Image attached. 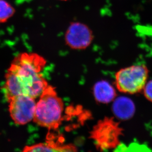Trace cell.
I'll use <instances>...</instances> for the list:
<instances>
[{
    "instance_id": "9c48e42d",
    "label": "cell",
    "mask_w": 152,
    "mask_h": 152,
    "mask_svg": "<svg viewBox=\"0 0 152 152\" xmlns=\"http://www.w3.org/2000/svg\"><path fill=\"white\" fill-rule=\"evenodd\" d=\"M95 100L100 103H108L115 99L116 92L113 87L105 81L97 82L93 87Z\"/></svg>"
},
{
    "instance_id": "5b68a950",
    "label": "cell",
    "mask_w": 152,
    "mask_h": 152,
    "mask_svg": "<svg viewBox=\"0 0 152 152\" xmlns=\"http://www.w3.org/2000/svg\"><path fill=\"white\" fill-rule=\"evenodd\" d=\"M8 102L10 117L16 124L25 125L33 120L36 105L35 99L21 95L14 96Z\"/></svg>"
},
{
    "instance_id": "8992f818",
    "label": "cell",
    "mask_w": 152,
    "mask_h": 152,
    "mask_svg": "<svg viewBox=\"0 0 152 152\" xmlns=\"http://www.w3.org/2000/svg\"><path fill=\"white\" fill-rule=\"evenodd\" d=\"M65 42L71 49L83 50L91 44L92 31L89 26L80 22H74L68 27L65 34Z\"/></svg>"
},
{
    "instance_id": "8fae6325",
    "label": "cell",
    "mask_w": 152,
    "mask_h": 152,
    "mask_svg": "<svg viewBox=\"0 0 152 152\" xmlns=\"http://www.w3.org/2000/svg\"><path fill=\"white\" fill-rule=\"evenodd\" d=\"M143 90L145 98L148 101L152 102V80L147 82Z\"/></svg>"
},
{
    "instance_id": "7c38bea8",
    "label": "cell",
    "mask_w": 152,
    "mask_h": 152,
    "mask_svg": "<svg viewBox=\"0 0 152 152\" xmlns=\"http://www.w3.org/2000/svg\"><path fill=\"white\" fill-rule=\"evenodd\" d=\"M59 1H68V0H59Z\"/></svg>"
},
{
    "instance_id": "6da1fadb",
    "label": "cell",
    "mask_w": 152,
    "mask_h": 152,
    "mask_svg": "<svg viewBox=\"0 0 152 152\" xmlns=\"http://www.w3.org/2000/svg\"><path fill=\"white\" fill-rule=\"evenodd\" d=\"M46 64L45 59L36 53H22L15 58L6 74L4 87L7 101L18 95L34 99L40 96L48 86L41 74Z\"/></svg>"
},
{
    "instance_id": "30bf717a",
    "label": "cell",
    "mask_w": 152,
    "mask_h": 152,
    "mask_svg": "<svg viewBox=\"0 0 152 152\" xmlns=\"http://www.w3.org/2000/svg\"><path fill=\"white\" fill-rule=\"evenodd\" d=\"M14 8L4 0H0V23L7 21L15 13Z\"/></svg>"
},
{
    "instance_id": "277c9868",
    "label": "cell",
    "mask_w": 152,
    "mask_h": 152,
    "mask_svg": "<svg viewBox=\"0 0 152 152\" xmlns=\"http://www.w3.org/2000/svg\"><path fill=\"white\" fill-rule=\"evenodd\" d=\"M148 69L144 65H134L121 69L116 74V85L122 93L134 94L143 90L148 77Z\"/></svg>"
},
{
    "instance_id": "7a4b0ae2",
    "label": "cell",
    "mask_w": 152,
    "mask_h": 152,
    "mask_svg": "<svg viewBox=\"0 0 152 152\" xmlns=\"http://www.w3.org/2000/svg\"><path fill=\"white\" fill-rule=\"evenodd\" d=\"M64 103L55 88L49 85L36 103L33 120L40 126L56 130L61 124Z\"/></svg>"
},
{
    "instance_id": "3957f363",
    "label": "cell",
    "mask_w": 152,
    "mask_h": 152,
    "mask_svg": "<svg viewBox=\"0 0 152 152\" xmlns=\"http://www.w3.org/2000/svg\"><path fill=\"white\" fill-rule=\"evenodd\" d=\"M122 129L113 118L105 117L98 122L91 132L96 148L101 151L115 149L120 143Z\"/></svg>"
},
{
    "instance_id": "52a82bcc",
    "label": "cell",
    "mask_w": 152,
    "mask_h": 152,
    "mask_svg": "<svg viewBox=\"0 0 152 152\" xmlns=\"http://www.w3.org/2000/svg\"><path fill=\"white\" fill-rule=\"evenodd\" d=\"M54 140L52 138L49 139L44 143L36 144L31 146H26L23 151L28 152H76V147L73 144H64L59 140Z\"/></svg>"
},
{
    "instance_id": "ba28073f",
    "label": "cell",
    "mask_w": 152,
    "mask_h": 152,
    "mask_svg": "<svg viewBox=\"0 0 152 152\" xmlns=\"http://www.w3.org/2000/svg\"><path fill=\"white\" fill-rule=\"evenodd\" d=\"M112 109L117 118L125 120L133 116L135 110V105L133 102L124 96L115 99Z\"/></svg>"
}]
</instances>
